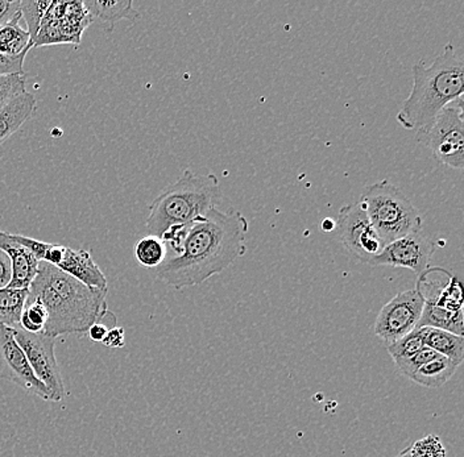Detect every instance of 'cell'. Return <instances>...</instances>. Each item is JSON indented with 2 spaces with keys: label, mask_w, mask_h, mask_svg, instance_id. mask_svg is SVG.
<instances>
[{
  "label": "cell",
  "mask_w": 464,
  "mask_h": 457,
  "mask_svg": "<svg viewBox=\"0 0 464 457\" xmlns=\"http://www.w3.org/2000/svg\"><path fill=\"white\" fill-rule=\"evenodd\" d=\"M248 228L240 211L213 208L191 223L181 251L167 256L156 268V276L176 289L202 285L245 256Z\"/></svg>",
  "instance_id": "6da1fadb"
},
{
  "label": "cell",
  "mask_w": 464,
  "mask_h": 457,
  "mask_svg": "<svg viewBox=\"0 0 464 457\" xmlns=\"http://www.w3.org/2000/svg\"><path fill=\"white\" fill-rule=\"evenodd\" d=\"M28 300L42 303L46 311L43 332L48 337L83 334L109 312V289L89 288L56 266L40 262Z\"/></svg>",
  "instance_id": "7a4b0ae2"
},
{
  "label": "cell",
  "mask_w": 464,
  "mask_h": 457,
  "mask_svg": "<svg viewBox=\"0 0 464 457\" xmlns=\"http://www.w3.org/2000/svg\"><path fill=\"white\" fill-rule=\"evenodd\" d=\"M411 73V91L401 104L397 121L408 131H425L445 107L463 98V60L448 43L430 66L419 61Z\"/></svg>",
  "instance_id": "3957f363"
},
{
  "label": "cell",
  "mask_w": 464,
  "mask_h": 457,
  "mask_svg": "<svg viewBox=\"0 0 464 457\" xmlns=\"http://www.w3.org/2000/svg\"><path fill=\"white\" fill-rule=\"evenodd\" d=\"M223 193L216 175L198 176L190 169L168 186L150 206L147 230L161 237L173 225L191 224L218 207Z\"/></svg>",
  "instance_id": "277c9868"
},
{
  "label": "cell",
  "mask_w": 464,
  "mask_h": 457,
  "mask_svg": "<svg viewBox=\"0 0 464 457\" xmlns=\"http://www.w3.org/2000/svg\"><path fill=\"white\" fill-rule=\"evenodd\" d=\"M361 202L384 247L423 228L419 208L387 178L365 187Z\"/></svg>",
  "instance_id": "5b68a950"
},
{
  "label": "cell",
  "mask_w": 464,
  "mask_h": 457,
  "mask_svg": "<svg viewBox=\"0 0 464 457\" xmlns=\"http://www.w3.org/2000/svg\"><path fill=\"white\" fill-rule=\"evenodd\" d=\"M417 141L429 148L440 163L452 169L464 167L463 98L450 103L425 131L417 132Z\"/></svg>",
  "instance_id": "8992f818"
},
{
  "label": "cell",
  "mask_w": 464,
  "mask_h": 457,
  "mask_svg": "<svg viewBox=\"0 0 464 457\" xmlns=\"http://www.w3.org/2000/svg\"><path fill=\"white\" fill-rule=\"evenodd\" d=\"M14 340L27 356L29 366L34 376L44 384L51 395L52 402H61L65 397V385L57 364L54 347L56 339L44 332L31 334L24 329H13Z\"/></svg>",
  "instance_id": "52a82bcc"
},
{
  "label": "cell",
  "mask_w": 464,
  "mask_h": 457,
  "mask_svg": "<svg viewBox=\"0 0 464 457\" xmlns=\"http://www.w3.org/2000/svg\"><path fill=\"white\" fill-rule=\"evenodd\" d=\"M336 230L344 248L362 264L370 265L384 248L361 201L341 208L336 219Z\"/></svg>",
  "instance_id": "ba28073f"
},
{
  "label": "cell",
  "mask_w": 464,
  "mask_h": 457,
  "mask_svg": "<svg viewBox=\"0 0 464 457\" xmlns=\"http://www.w3.org/2000/svg\"><path fill=\"white\" fill-rule=\"evenodd\" d=\"M423 306L425 297L419 288L400 291L382 306L377 315L373 326L376 337L387 341V344L401 339L419 327Z\"/></svg>",
  "instance_id": "9c48e42d"
},
{
  "label": "cell",
  "mask_w": 464,
  "mask_h": 457,
  "mask_svg": "<svg viewBox=\"0 0 464 457\" xmlns=\"http://www.w3.org/2000/svg\"><path fill=\"white\" fill-rule=\"evenodd\" d=\"M0 377L19 385L31 395L51 401L48 389L34 376L27 356L14 340L13 329L0 323Z\"/></svg>",
  "instance_id": "30bf717a"
},
{
  "label": "cell",
  "mask_w": 464,
  "mask_h": 457,
  "mask_svg": "<svg viewBox=\"0 0 464 457\" xmlns=\"http://www.w3.org/2000/svg\"><path fill=\"white\" fill-rule=\"evenodd\" d=\"M433 252V243L420 230L385 245L370 265L411 269L420 277L428 271Z\"/></svg>",
  "instance_id": "8fae6325"
},
{
  "label": "cell",
  "mask_w": 464,
  "mask_h": 457,
  "mask_svg": "<svg viewBox=\"0 0 464 457\" xmlns=\"http://www.w3.org/2000/svg\"><path fill=\"white\" fill-rule=\"evenodd\" d=\"M0 250L5 252L11 262L13 279L7 288L29 289L36 279L40 262L28 248L14 240L13 233L0 230Z\"/></svg>",
  "instance_id": "7c38bea8"
},
{
  "label": "cell",
  "mask_w": 464,
  "mask_h": 457,
  "mask_svg": "<svg viewBox=\"0 0 464 457\" xmlns=\"http://www.w3.org/2000/svg\"><path fill=\"white\" fill-rule=\"evenodd\" d=\"M56 268L80 281L83 285L95 289L107 288V279L100 266L92 259V252L63 248V257Z\"/></svg>",
  "instance_id": "4fadbf2b"
},
{
  "label": "cell",
  "mask_w": 464,
  "mask_h": 457,
  "mask_svg": "<svg viewBox=\"0 0 464 457\" xmlns=\"http://www.w3.org/2000/svg\"><path fill=\"white\" fill-rule=\"evenodd\" d=\"M82 5L92 23H97L107 32L114 31L115 25L121 20L136 22L140 17L138 11L133 8V3L130 0H119V2L86 0Z\"/></svg>",
  "instance_id": "5bb4252c"
},
{
  "label": "cell",
  "mask_w": 464,
  "mask_h": 457,
  "mask_svg": "<svg viewBox=\"0 0 464 457\" xmlns=\"http://www.w3.org/2000/svg\"><path fill=\"white\" fill-rule=\"evenodd\" d=\"M37 100L34 94L25 91L14 98L13 102L0 109V144L22 129L23 124L36 111Z\"/></svg>",
  "instance_id": "9a60e30c"
},
{
  "label": "cell",
  "mask_w": 464,
  "mask_h": 457,
  "mask_svg": "<svg viewBox=\"0 0 464 457\" xmlns=\"http://www.w3.org/2000/svg\"><path fill=\"white\" fill-rule=\"evenodd\" d=\"M426 347L433 349L438 355L449 358L455 366L459 367L464 360V338L443 331V329L429 328L426 332Z\"/></svg>",
  "instance_id": "2e32d148"
},
{
  "label": "cell",
  "mask_w": 464,
  "mask_h": 457,
  "mask_svg": "<svg viewBox=\"0 0 464 457\" xmlns=\"http://www.w3.org/2000/svg\"><path fill=\"white\" fill-rule=\"evenodd\" d=\"M458 367L449 360V358L440 356L434 360L429 361L425 366L420 367L419 370L411 376L413 383L420 385V386L435 387L443 386L452 376L457 372Z\"/></svg>",
  "instance_id": "e0dca14e"
},
{
  "label": "cell",
  "mask_w": 464,
  "mask_h": 457,
  "mask_svg": "<svg viewBox=\"0 0 464 457\" xmlns=\"http://www.w3.org/2000/svg\"><path fill=\"white\" fill-rule=\"evenodd\" d=\"M22 13L11 20L5 27L0 28V53L8 57H17L34 48L31 36L20 25Z\"/></svg>",
  "instance_id": "ac0fdd59"
},
{
  "label": "cell",
  "mask_w": 464,
  "mask_h": 457,
  "mask_svg": "<svg viewBox=\"0 0 464 457\" xmlns=\"http://www.w3.org/2000/svg\"><path fill=\"white\" fill-rule=\"evenodd\" d=\"M28 293V289H0V323L3 326L11 329L20 327Z\"/></svg>",
  "instance_id": "d6986e66"
},
{
  "label": "cell",
  "mask_w": 464,
  "mask_h": 457,
  "mask_svg": "<svg viewBox=\"0 0 464 457\" xmlns=\"http://www.w3.org/2000/svg\"><path fill=\"white\" fill-rule=\"evenodd\" d=\"M426 332H428V327H416L401 339L387 344L388 354L393 358L394 363L406 360L425 348Z\"/></svg>",
  "instance_id": "ffe728a7"
},
{
  "label": "cell",
  "mask_w": 464,
  "mask_h": 457,
  "mask_svg": "<svg viewBox=\"0 0 464 457\" xmlns=\"http://www.w3.org/2000/svg\"><path fill=\"white\" fill-rule=\"evenodd\" d=\"M167 247L158 236L148 235L139 240L135 247V257L144 268H159L167 259Z\"/></svg>",
  "instance_id": "44dd1931"
},
{
  "label": "cell",
  "mask_w": 464,
  "mask_h": 457,
  "mask_svg": "<svg viewBox=\"0 0 464 457\" xmlns=\"http://www.w3.org/2000/svg\"><path fill=\"white\" fill-rule=\"evenodd\" d=\"M52 2H31V0H25V2H20V13H22V19L25 20L28 27V33L31 36L32 43L36 39L37 33H39L40 27L44 17L46 15V11L51 7Z\"/></svg>",
  "instance_id": "7402d4cb"
},
{
  "label": "cell",
  "mask_w": 464,
  "mask_h": 457,
  "mask_svg": "<svg viewBox=\"0 0 464 457\" xmlns=\"http://www.w3.org/2000/svg\"><path fill=\"white\" fill-rule=\"evenodd\" d=\"M45 323L46 311L42 303L27 298L24 311L20 318V328L31 332V334H39V332H43Z\"/></svg>",
  "instance_id": "603a6c76"
},
{
  "label": "cell",
  "mask_w": 464,
  "mask_h": 457,
  "mask_svg": "<svg viewBox=\"0 0 464 457\" xmlns=\"http://www.w3.org/2000/svg\"><path fill=\"white\" fill-rule=\"evenodd\" d=\"M27 77L25 75L13 74L0 77V109L8 106L14 98L27 91L25 89Z\"/></svg>",
  "instance_id": "cb8c5ba5"
},
{
  "label": "cell",
  "mask_w": 464,
  "mask_h": 457,
  "mask_svg": "<svg viewBox=\"0 0 464 457\" xmlns=\"http://www.w3.org/2000/svg\"><path fill=\"white\" fill-rule=\"evenodd\" d=\"M411 457H446V448L437 435H428L411 445Z\"/></svg>",
  "instance_id": "d4e9b609"
},
{
  "label": "cell",
  "mask_w": 464,
  "mask_h": 457,
  "mask_svg": "<svg viewBox=\"0 0 464 457\" xmlns=\"http://www.w3.org/2000/svg\"><path fill=\"white\" fill-rule=\"evenodd\" d=\"M440 355H438L433 349L425 347V348L420 349V352H417V354L411 356V357L406 358V360L397 361V363L394 364H396L397 368L401 370L402 375L406 376V377H411L420 367L425 366V364L434 360V358L440 357Z\"/></svg>",
  "instance_id": "484cf974"
},
{
  "label": "cell",
  "mask_w": 464,
  "mask_h": 457,
  "mask_svg": "<svg viewBox=\"0 0 464 457\" xmlns=\"http://www.w3.org/2000/svg\"><path fill=\"white\" fill-rule=\"evenodd\" d=\"M28 52L20 54L17 57H8L5 54L0 53V77H5V75H25L24 60L27 57Z\"/></svg>",
  "instance_id": "4316f807"
},
{
  "label": "cell",
  "mask_w": 464,
  "mask_h": 457,
  "mask_svg": "<svg viewBox=\"0 0 464 457\" xmlns=\"http://www.w3.org/2000/svg\"><path fill=\"white\" fill-rule=\"evenodd\" d=\"M20 14L19 0H0V28L11 22Z\"/></svg>",
  "instance_id": "83f0119b"
},
{
  "label": "cell",
  "mask_w": 464,
  "mask_h": 457,
  "mask_svg": "<svg viewBox=\"0 0 464 457\" xmlns=\"http://www.w3.org/2000/svg\"><path fill=\"white\" fill-rule=\"evenodd\" d=\"M104 347L107 348H121L126 344V340H124V329L121 327H112V328L109 329L106 337H104L103 341Z\"/></svg>",
  "instance_id": "f1b7e54d"
},
{
  "label": "cell",
  "mask_w": 464,
  "mask_h": 457,
  "mask_svg": "<svg viewBox=\"0 0 464 457\" xmlns=\"http://www.w3.org/2000/svg\"><path fill=\"white\" fill-rule=\"evenodd\" d=\"M104 318L103 319L100 320V322H97L95 323V325L90 327L89 331H87L89 332L90 339H92V341H98V343H102V341H103L104 339V337H106L107 332H109V327L116 326V318H114V319L110 320V322H104Z\"/></svg>",
  "instance_id": "f546056e"
},
{
  "label": "cell",
  "mask_w": 464,
  "mask_h": 457,
  "mask_svg": "<svg viewBox=\"0 0 464 457\" xmlns=\"http://www.w3.org/2000/svg\"><path fill=\"white\" fill-rule=\"evenodd\" d=\"M13 279L11 262L5 252L0 250V289L7 288Z\"/></svg>",
  "instance_id": "4dcf8cb0"
},
{
  "label": "cell",
  "mask_w": 464,
  "mask_h": 457,
  "mask_svg": "<svg viewBox=\"0 0 464 457\" xmlns=\"http://www.w3.org/2000/svg\"><path fill=\"white\" fill-rule=\"evenodd\" d=\"M334 230H336V222L332 218L324 219V222H322V231L329 233H333Z\"/></svg>",
  "instance_id": "1f68e13d"
},
{
  "label": "cell",
  "mask_w": 464,
  "mask_h": 457,
  "mask_svg": "<svg viewBox=\"0 0 464 457\" xmlns=\"http://www.w3.org/2000/svg\"><path fill=\"white\" fill-rule=\"evenodd\" d=\"M396 457H411V448H405L404 451H402L401 453H399Z\"/></svg>",
  "instance_id": "d6a6232c"
}]
</instances>
